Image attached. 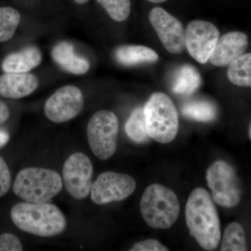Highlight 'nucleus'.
<instances>
[{
  "label": "nucleus",
  "mask_w": 251,
  "mask_h": 251,
  "mask_svg": "<svg viewBox=\"0 0 251 251\" xmlns=\"http://www.w3.org/2000/svg\"><path fill=\"white\" fill-rule=\"evenodd\" d=\"M140 211L150 227L170 228L179 217V201L171 188L161 184H151L144 191Z\"/></svg>",
  "instance_id": "obj_3"
},
{
  "label": "nucleus",
  "mask_w": 251,
  "mask_h": 251,
  "mask_svg": "<svg viewBox=\"0 0 251 251\" xmlns=\"http://www.w3.org/2000/svg\"><path fill=\"white\" fill-rule=\"evenodd\" d=\"M97 1L112 19L117 22H123L129 16L130 0H97Z\"/></svg>",
  "instance_id": "obj_24"
},
{
  "label": "nucleus",
  "mask_w": 251,
  "mask_h": 251,
  "mask_svg": "<svg viewBox=\"0 0 251 251\" xmlns=\"http://www.w3.org/2000/svg\"><path fill=\"white\" fill-rule=\"evenodd\" d=\"M62 179L57 172L41 168H27L16 176L13 190L18 197L29 203H43L62 189Z\"/></svg>",
  "instance_id": "obj_4"
},
{
  "label": "nucleus",
  "mask_w": 251,
  "mask_h": 251,
  "mask_svg": "<svg viewBox=\"0 0 251 251\" xmlns=\"http://www.w3.org/2000/svg\"><path fill=\"white\" fill-rule=\"evenodd\" d=\"M52 57L56 64L64 71L75 75H83L90 69L88 60L77 55L74 46L65 41L54 46Z\"/></svg>",
  "instance_id": "obj_15"
},
{
  "label": "nucleus",
  "mask_w": 251,
  "mask_h": 251,
  "mask_svg": "<svg viewBox=\"0 0 251 251\" xmlns=\"http://www.w3.org/2000/svg\"><path fill=\"white\" fill-rule=\"evenodd\" d=\"M221 251H248L245 232L242 225L232 222L227 226L221 243Z\"/></svg>",
  "instance_id": "obj_21"
},
{
  "label": "nucleus",
  "mask_w": 251,
  "mask_h": 251,
  "mask_svg": "<svg viewBox=\"0 0 251 251\" xmlns=\"http://www.w3.org/2000/svg\"><path fill=\"white\" fill-rule=\"evenodd\" d=\"M11 217L18 228L39 237L59 235L67 227L62 211L50 203H18L11 209Z\"/></svg>",
  "instance_id": "obj_2"
},
{
  "label": "nucleus",
  "mask_w": 251,
  "mask_h": 251,
  "mask_svg": "<svg viewBox=\"0 0 251 251\" xmlns=\"http://www.w3.org/2000/svg\"><path fill=\"white\" fill-rule=\"evenodd\" d=\"M130 251H168L169 249L155 239H147L135 243Z\"/></svg>",
  "instance_id": "obj_27"
},
{
  "label": "nucleus",
  "mask_w": 251,
  "mask_h": 251,
  "mask_svg": "<svg viewBox=\"0 0 251 251\" xmlns=\"http://www.w3.org/2000/svg\"><path fill=\"white\" fill-rule=\"evenodd\" d=\"M150 23L168 52L180 54L185 48V30L182 24L161 7L151 9L149 15Z\"/></svg>",
  "instance_id": "obj_12"
},
{
  "label": "nucleus",
  "mask_w": 251,
  "mask_h": 251,
  "mask_svg": "<svg viewBox=\"0 0 251 251\" xmlns=\"http://www.w3.org/2000/svg\"><path fill=\"white\" fill-rule=\"evenodd\" d=\"M126 133L135 143H143L149 140L144 108L135 109L127 120L125 125Z\"/></svg>",
  "instance_id": "obj_22"
},
{
  "label": "nucleus",
  "mask_w": 251,
  "mask_h": 251,
  "mask_svg": "<svg viewBox=\"0 0 251 251\" xmlns=\"http://www.w3.org/2000/svg\"><path fill=\"white\" fill-rule=\"evenodd\" d=\"M135 188L136 182L129 175L105 172L92 184L91 199L99 205L120 202L131 196Z\"/></svg>",
  "instance_id": "obj_8"
},
{
  "label": "nucleus",
  "mask_w": 251,
  "mask_h": 251,
  "mask_svg": "<svg viewBox=\"0 0 251 251\" xmlns=\"http://www.w3.org/2000/svg\"><path fill=\"white\" fill-rule=\"evenodd\" d=\"M119 120L115 113L103 110L96 112L87 125L91 150L100 160L111 158L117 150Z\"/></svg>",
  "instance_id": "obj_6"
},
{
  "label": "nucleus",
  "mask_w": 251,
  "mask_h": 251,
  "mask_svg": "<svg viewBox=\"0 0 251 251\" xmlns=\"http://www.w3.org/2000/svg\"><path fill=\"white\" fill-rule=\"evenodd\" d=\"M83 107V94L80 89L74 85H66L48 99L44 112L51 122L64 123L76 117Z\"/></svg>",
  "instance_id": "obj_10"
},
{
  "label": "nucleus",
  "mask_w": 251,
  "mask_h": 251,
  "mask_svg": "<svg viewBox=\"0 0 251 251\" xmlns=\"http://www.w3.org/2000/svg\"><path fill=\"white\" fill-rule=\"evenodd\" d=\"M249 139H251V125H249Z\"/></svg>",
  "instance_id": "obj_32"
},
{
  "label": "nucleus",
  "mask_w": 251,
  "mask_h": 251,
  "mask_svg": "<svg viewBox=\"0 0 251 251\" xmlns=\"http://www.w3.org/2000/svg\"><path fill=\"white\" fill-rule=\"evenodd\" d=\"M93 165L87 155L73 153L63 167V179L68 193L77 200H83L90 193Z\"/></svg>",
  "instance_id": "obj_9"
},
{
  "label": "nucleus",
  "mask_w": 251,
  "mask_h": 251,
  "mask_svg": "<svg viewBox=\"0 0 251 251\" xmlns=\"http://www.w3.org/2000/svg\"><path fill=\"white\" fill-rule=\"evenodd\" d=\"M227 77L234 85L239 87L251 86V54H243L228 64Z\"/></svg>",
  "instance_id": "obj_19"
},
{
  "label": "nucleus",
  "mask_w": 251,
  "mask_h": 251,
  "mask_svg": "<svg viewBox=\"0 0 251 251\" xmlns=\"http://www.w3.org/2000/svg\"><path fill=\"white\" fill-rule=\"evenodd\" d=\"M148 1H150V2L155 3V4H159V3L166 1L167 0H148Z\"/></svg>",
  "instance_id": "obj_31"
},
{
  "label": "nucleus",
  "mask_w": 251,
  "mask_h": 251,
  "mask_svg": "<svg viewBox=\"0 0 251 251\" xmlns=\"http://www.w3.org/2000/svg\"><path fill=\"white\" fill-rule=\"evenodd\" d=\"M185 214L191 237L204 250H216L221 241V225L215 204L206 190H193L186 202Z\"/></svg>",
  "instance_id": "obj_1"
},
{
  "label": "nucleus",
  "mask_w": 251,
  "mask_h": 251,
  "mask_svg": "<svg viewBox=\"0 0 251 251\" xmlns=\"http://www.w3.org/2000/svg\"><path fill=\"white\" fill-rule=\"evenodd\" d=\"M9 134L6 130L0 129V148L4 147L9 141Z\"/></svg>",
  "instance_id": "obj_29"
},
{
  "label": "nucleus",
  "mask_w": 251,
  "mask_h": 251,
  "mask_svg": "<svg viewBox=\"0 0 251 251\" xmlns=\"http://www.w3.org/2000/svg\"><path fill=\"white\" fill-rule=\"evenodd\" d=\"M115 54L117 62L128 67L155 62L158 59V54L153 50L143 46H121L117 48Z\"/></svg>",
  "instance_id": "obj_17"
},
{
  "label": "nucleus",
  "mask_w": 251,
  "mask_h": 251,
  "mask_svg": "<svg viewBox=\"0 0 251 251\" xmlns=\"http://www.w3.org/2000/svg\"><path fill=\"white\" fill-rule=\"evenodd\" d=\"M183 115L195 121L209 122L215 120L217 115L216 105L204 99H196L184 104Z\"/></svg>",
  "instance_id": "obj_20"
},
{
  "label": "nucleus",
  "mask_w": 251,
  "mask_h": 251,
  "mask_svg": "<svg viewBox=\"0 0 251 251\" xmlns=\"http://www.w3.org/2000/svg\"><path fill=\"white\" fill-rule=\"evenodd\" d=\"M248 46L247 34L241 31H231L219 37L209 60L216 67H226L244 54Z\"/></svg>",
  "instance_id": "obj_13"
},
{
  "label": "nucleus",
  "mask_w": 251,
  "mask_h": 251,
  "mask_svg": "<svg viewBox=\"0 0 251 251\" xmlns=\"http://www.w3.org/2000/svg\"><path fill=\"white\" fill-rule=\"evenodd\" d=\"M11 172L4 160L0 156V198L8 192L11 186Z\"/></svg>",
  "instance_id": "obj_25"
},
{
  "label": "nucleus",
  "mask_w": 251,
  "mask_h": 251,
  "mask_svg": "<svg viewBox=\"0 0 251 251\" xmlns=\"http://www.w3.org/2000/svg\"><path fill=\"white\" fill-rule=\"evenodd\" d=\"M21 22L17 10L9 6L0 8V43L10 40Z\"/></svg>",
  "instance_id": "obj_23"
},
{
  "label": "nucleus",
  "mask_w": 251,
  "mask_h": 251,
  "mask_svg": "<svg viewBox=\"0 0 251 251\" xmlns=\"http://www.w3.org/2000/svg\"><path fill=\"white\" fill-rule=\"evenodd\" d=\"M206 181L212 199L224 207H234L242 199V189L236 172L224 161H218L206 172Z\"/></svg>",
  "instance_id": "obj_7"
},
{
  "label": "nucleus",
  "mask_w": 251,
  "mask_h": 251,
  "mask_svg": "<svg viewBox=\"0 0 251 251\" xmlns=\"http://www.w3.org/2000/svg\"><path fill=\"white\" fill-rule=\"evenodd\" d=\"M75 3L79 4H84L85 3L88 2L90 0H74Z\"/></svg>",
  "instance_id": "obj_30"
},
{
  "label": "nucleus",
  "mask_w": 251,
  "mask_h": 251,
  "mask_svg": "<svg viewBox=\"0 0 251 251\" xmlns=\"http://www.w3.org/2000/svg\"><path fill=\"white\" fill-rule=\"evenodd\" d=\"M219 37V30L212 23L193 21L185 31V46L193 59L205 64L210 58Z\"/></svg>",
  "instance_id": "obj_11"
},
{
  "label": "nucleus",
  "mask_w": 251,
  "mask_h": 251,
  "mask_svg": "<svg viewBox=\"0 0 251 251\" xmlns=\"http://www.w3.org/2000/svg\"><path fill=\"white\" fill-rule=\"evenodd\" d=\"M41 59L40 50L34 46H29L20 52L6 56L1 67L6 74H23L38 67L41 64Z\"/></svg>",
  "instance_id": "obj_16"
},
{
  "label": "nucleus",
  "mask_w": 251,
  "mask_h": 251,
  "mask_svg": "<svg viewBox=\"0 0 251 251\" xmlns=\"http://www.w3.org/2000/svg\"><path fill=\"white\" fill-rule=\"evenodd\" d=\"M202 84L201 75L196 68L185 64L175 74L173 83V91L179 95H191Z\"/></svg>",
  "instance_id": "obj_18"
},
{
  "label": "nucleus",
  "mask_w": 251,
  "mask_h": 251,
  "mask_svg": "<svg viewBox=\"0 0 251 251\" xmlns=\"http://www.w3.org/2000/svg\"><path fill=\"white\" fill-rule=\"evenodd\" d=\"M21 241L16 235L4 233L0 235V251H22Z\"/></svg>",
  "instance_id": "obj_26"
},
{
  "label": "nucleus",
  "mask_w": 251,
  "mask_h": 251,
  "mask_svg": "<svg viewBox=\"0 0 251 251\" xmlns=\"http://www.w3.org/2000/svg\"><path fill=\"white\" fill-rule=\"evenodd\" d=\"M10 117V110L9 107L0 100V125L4 123L9 120Z\"/></svg>",
  "instance_id": "obj_28"
},
{
  "label": "nucleus",
  "mask_w": 251,
  "mask_h": 251,
  "mask_svg": "<svg viewBox=\"0 0 251 251\" xmlns=\"http://www.w3.org/2000/svg\"><path fill=\"white\" fill-rule=\"evenodd\" d=\"M39 86L32 74H6L0 76V95L4 98L21 99L32 94Z\"/></svg>",
  "instance_id": "obj_14"
},
{
  "label": "nucleus",
  "mask_w": 251,
  "mask_h": 251,
  "mask_svg": "<svg viewBox=\"0 0 251 251\" xmlns=\"http://www.w3.org/2000/svg\"><path fill=\"white\" fill-rule=\"evenodd\" d=\"M147 130L150 138L162 144L171 143L179 131V115L172 99L156 92L144 108Z\"/></svg>",
  "instance_id": "obj_5"
}]
</instances>
